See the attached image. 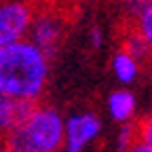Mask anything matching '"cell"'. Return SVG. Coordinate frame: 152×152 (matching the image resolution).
Here are the masks:
<instances>
[{
  "mask_svg": "<svg viewBox=\"0 0 152 152\" xmlns=\"http://www.w3.org/2000/svg\"><path fill=\"white\" fill-rule=\"evenodd\" d=\"M102 133V121L93 112H78L64 121V150L83 152Z\"/></svg>",
  "mask_w": 152,
  "mask_h": 152,
  "instance_id": "5",
  "label": "cell"
},
{
  "mask_svg": "<svg viewBox=\"0 0 152 152\" xmlns=\"http://www.w3.org/2000/svg\"><path fill=\"white\" fill-rule=\"evenodd\" d=\"M135 110H137V99L129 89L123 87V89H116L108 95V112H110L112 121L127 125L133 121Z\"/></svg>",
  "mask_w": 152,
  "mask_h": 152,
  "instance_id": "7",
  "label": "cell"
},
{
  "mask_svg": "<svg viewBox=\"0 0 152 152\" xmlns=\"http://www.w3.org/2000/svg\"><path fill=\"white\" fill-rule=\"evenodd\" d=\"M133 32H135L146 42V47L152 51V4L135 17V28H133Z\"/></svg>",
  "mask_w": 152,
  "mask_h": 152,
  "instance_id": "9",
  "label": "cell"
},
{
  "mask_svg": "<svg viewBox=\"0 0 152 152\" xmlns=\"http://www.w3.org/2000/svg\"><path fill=\"white\" fill-rule=\"evenodd\" d=\"M34 102H19L11 99L0 93V140H4L9 133L28 118V114L34 110Z\"/></svg>",
  "mask_w": 152,
  "mask_h": 152,
  "instance_id": "6",
  "label": "cell"
},
{
  "mask_svg": "<svg viewBox=\"0 0 152 152\" xmlns=\"http://www.w3.org/2000/svg\"><path fill=\"white\" fill-rule=\"evenodd\" d=\"M123 51H127L131 57H135V59L142 64L146 57L152 53L148 47H146V42L142 40V38L135 34V32H129L127 34V38H125V47H123Z\"/></svg>",
  "mask_w": 152,
  "mask_h": 152,
  "instance_id": "10",
  "label": "cell"
},
{
  "mask_svg": "<svg viewBox=\"0 0 152 152\" xmlns=\"http://www.w3.org/2000/svg\"><path fill=\"white\" fill-rule=\"evenodd\" d=\"M140 68H142V64L135 57H131L127 51H118L112 57V72L116 76V80L123 85L135 83L137 76H140Z\"/></svg>",
  "mask_w": 152,
  "mask_h": 152,
  "instance_id": "8",
  "label": "cell"
},
{
  "mask_svg": "<svg viewBox=\"0 0 152 152\" xmlns=\"http://www.w3.org/2000/svg\"><path fill=\"white\" fill-rule=\"evenodd\" d=\"M64 34H66V26H64L59 15L40 13V15L32 17V23H30V30H28L30 38H26V40H30L47 59H51L57 53V49H59Z\"/></svg>",
  "mask_w": 152,
  "mask_h": 152,
  "instance_id": "4",
  "label": "cell"
},
{
  "mask_svg": "<svg viewBox=\"0 0 152 152\" xmlns=\"http://www.w3.org/2000/svg\"><path fill=\"white\" fill-rule=\"evenodd\" d=\"M135 129H137V142H142L148 148H152V112L135 125Z\"/></svg>",
  "mask_w": 152,
  "mask_h": 152,
  "instance_id": "12",
  "label": "cell"
},
{
  "mask_svg": "<svg viewBox=\"0 0 152 152\" xmlns=\"http://www.w3.org/2000/svg\"><path fill=\"white\" fill-rule=\"evenodd\" d=\"M135 142H137V129H135V125H133V123L123 125L121 133H118V152L129 150Z\"/></svg>",
  "mask_w": 152,
  "mask_h": 152,
  "instance_id": "11",
  "label": "cell"
},
{
  "mask_svg": "<svg viewBox=\"0 0 152 152\" xmlns=\"http://www.w3.org/2000/svg\"><path fill=\"white\" fill-rule=\"evenodd\" d=\"M125 152H152V148H148L146 144H142V142H135L129 150H125Z\"/></svg>",
  "mask_w": 152,
  "mask_h": 152,
  "instance_id": "15",
  "label": "cell"
},
{
  "mask_svg": "<svg viewBox=\"0 0 152 152\" xmlns=\"http://www.w3.org/2000/svg\"><path fill=\"white\" fill-rule=\"evenodd\" d=\"M0 152H9V148H7V144H4V140H0Z\"/></svg>",
  "mask_w": 152,
  "mask_h": 152,
  "instance_id": "16",
  "label": "cell"
},
{
  "mask_svg": "<svg viewBox=\"0 0 152 152\" xmlns=\"http://www.w3.org/2000/svg\"><path fill=\"white\" fill-rule=\"evenodd\" d=\"M49 59L30 40L0 47V93L11 99L34 102L47 89Z\"/></svg>",
  "mask_w": 152,
  "mask_h": 152,
  "instance_id": "1",
  "label": "cell"
},
{
  "mask_svg": "<svg viewBox=\"0 0 152 152\" xmlns=\"http://www.w3.org/2000/svg\"><path fill=\"white\" fill-rule=\"evenodd\" d=\"M89 42H91L93 49H102V45H104V32H102L99 26H93V28H91V32H89Z\"/></svg>",
  "mask_w": 152,
  "mask_h": 152,
  "instance_id": "14",
  "label": "cell"
},
{
  "mask_svg": "<svg viewBox=\"0 0 152 152\" xmlns=\"http://www.w3.org/2000/svg\"><path fill=\"white\" fill-rule=\"evenodd\" d=\"M121 2H123V9L129 17H137L142 11H146L152 4V0H121Z\"/></svg>",
  "mask_w": 152,
  "mask_h": 152,
  "instance_id": "13",
  "label": "cell"
},
{
  "mask_svg": "<svg viewBox=\"0 0 152 152\" xmlns=\"http://www.w3.org/2000/svg\"><path fill=\"white\" fill-rule=\"evenodd\" d=\"M32 17L34 13L23 0L0 2V47H9L26 40Z\"/></svg>",
  "mask_w": 152,
  "mask_h": 152,
  "instance_id": "3",
  "label": "cell"
},
{
  "mask_svg": "<svg viewBox=\"0 0 152 152\" xmlns=\"http://www.w3.org/2000/svg\"><path fill=\"white\" fill-rule=\"evenodd\" d=\"M9 152H59L64 148V118L51 106H34L28 118L4 137Z\"/></svg>",
  "mask_w": 152,
  "mask_h": 152,
  "instance_id": "2",
  "label": "cell"
}]
</instances>
